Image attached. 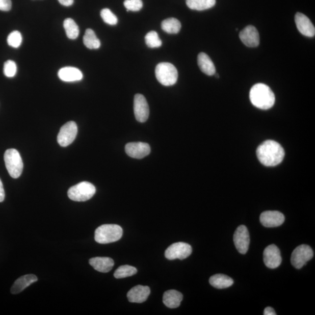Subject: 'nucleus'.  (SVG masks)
<instances>
[{
	"mask_svg": "<svg viewBox=\"0 0 315 315\" xmlns=\"http://www.w3.org/2000/svg\"><path fill=\"white\" fill-rule=\"evenodd\" d=\"M265 315H276L277 313L275 312V310H274L272 307H267L264 310Z\"/></svg>",
	"mask_w": 315,
	"mask_h": 315,
	"instance_id": "37",
	"label": "nucleus"
},
{
	"mask_svg": "<svg viewBox=\"0 0 315 315\" xmlns=\"http://www.w3.org/2000/svg\"><path fill=\"white\" fill-rule=\"evenodd\" d=\"M181 27V23L179 20L174 18L165 19L161 23L163 30L169 34L179 33Z\"/></svg>",
	"mask_w": 315,
	"mask_h": 315,
	"instance_id": "26",
	"label": "nucleus"
},
{
	"mask_svg": "<svg viewBox=\"0 0 315 315\" xmlns=\"http://www.w3.org/2000/svg\"><path fill=\"white\" fill-rule=\"evenodd\" d=\"M297 29L303 35L308 37H314L315 28L310 20L304 14L297 13L295 16Z\"/></svg>",
	"mask_w": 315,
	"mask_h": 315,
	"instance_id": "16",
	"label": "nucleus"
},
{
	"mask_svg": "<svg viewBox=\"0 0 315 315\" xmlns=\"http://www.w3.org/2000/svg\"><path fill=\"white\" fill-rule=\"evenodd\" d=\"M149 294L150 288L148 286L139 285L129 291L127 296L129 302L140 304L147 300Z\"/></svg>",
	"mask_w": 315,
	"mask_h": 315,
	"instance_id": "17",
	"label": "nucleus"
},
{
	"mask_svg": "<svg viewBox=\"0 0 315 315\" xmlns=\"http://www.w3.org/2000/svg\"><path fill=\"white\" fill-rule=\"evenodd\" d=\"M6 168L13 178L17 179L21 175L23 164L21 155L17 149H7L5 153Z\"/></svg>",
	"mask_w": 315,
	"mask_h": 315,
	"instance_id": "5",
	"label": "nucleus"
},
{
	"mask_svg": "<svg viewBox=\"0 0 315 315\" xmlns=\"http://www.w3.org/2000/svg\"><path fill=\"white\" fill-rule=\"evenodd\" d=\"M249 97L254 106L262 110H269L275 103L273 92L264 84L254 85L250 90Z\"/></svg>",
	"mask_w": 315,
	"mask_h": 315,
	"instance_id": "2",
	"label": "nucleus"
},
{
	"mask_svg": "<svg viewBox=\"0 0 315 315\" xmlns=\"http://www.w3.org/2000/svg\"><path fill=\"white\" fill-rule=\"evenodd\" d=\"M192 253V246L185 242H177L171 245L165 252V256L169 260L178 258L183 260L188 257Z\"/></svg>",
	"mask_w": 315,
	"mask_h": 315,
	"instance_id": "8",
	"label": "nucleus"
},
{
	"mask_svg": "<svg viewBox=\"0 0 315 315\" xmlns=\"http://www.w3.org/2000/svg\"><path fill=\"white\" fill-rule=\"evenodd\" d=\"M37 281L38 278L34 274H27V275L19 277L12 286L11 293L13 294H18L21 293L28 286Z\"/></svg>",
	"mask_w": 315,
	"mask_h": 315,
	"instance_id": "20",
	"label": "nucleus"
},
{
	"mask_svg": "<svg viewBox=\"0 0 315 315\" xmlns=\"http://www.w3.org/2000/svg\"><path fill=\"white\" fill-rule=\"evenodd\" d=\"M11 0H0V10L9 11L11 9Z\"/></svg>",
	"mask_w": 315,
	"mask_h": 315,
	"instance_id": "34",
	"label": "nucleus"
},
{
	"mask_svg": "<svg viewBox=\"0 0 315 315\" xmlns=\"http://www.w3.org/2000/svg\"><path fill=\"white\" fill-rule=\"evenodd\" d=\"M183 300V295L174 290H168L164 294L163 302L169 308H176Z\"/></svg>",
	"mask_w": 315,
	"mask_h": 315,
	"instance_id": "21",
	"label": "nucleus"
},
{
	"mask_svg": "<svg viewBox=\"0 0 315 315\" xmlns=\"http://www.w3.org/2000/svg\"><path fill=\"white\" fill-rule=\"evenodd\" d=\"M209 282L210 284L217 289L227 288L233 284V280L231 277L222 274H215L212 276Z\"/></svg>",
	"mask_w": 315,
	"mask_h": 315,
	"instance_id": "23",
	"label": "nucleus"
},
{
	"mask_svg": "<svg viewBox=\"0 0 315 315\" xmlns=\"http://www.w3.org/2000/svg\"><path fill=\"white\" fill-rule=\"evenodd\" d=\"M17 64L13 60H8L4 65V74L9 78L14 77L17 74Z\"/></svg>",
	"mask_w": 315,
	"mask_h": 315,
	"instance_id": "32",
	"label": "nucleus"
},
{
	"mask_svg": "<svg viewBox=\"0 0 315 315\" xmlns=\"http://www.w3.org/2000/svg\"><path fill=\"white\" fill-rule=\"evenodd\" d=\"M58 76L63 82L68 83L79 82L83 78L82 72L78 68L72 67L61 68L59 71Z\"/></svg>",
	"mask_w": 315,
	"mask_h": 315,
	"instance_id": "19",
	"label": "nucleus"
},
{
	"mask_svg": "<svg viewBox=\"0 0 315 315\" xmlns=\"http://www.w3.org/2000/svg\"><path fill=\"white\" fill-rule=\"evenodd\" d=\"M240 38L245 45L249 47H256L260 43L259 34L256 28L252 25L245 28L240 32Z\"/></svg>",
	"mask_w": 315,
	"mask_h": 315,
	"instance_id": "15",
	"label": "nucleus"
},
{
	"mask_svg": "<svg viewBox=\"0 0 315 315\" xmlns=\"http://www.w3.org/2000/svg\"><path fill=\"white\" fill-rule=\"evenodd\" d=\"M137 273L136 268L132 266L123 265L121 266L117 269L114 273V277L116 278H123L131 277L135 275Z\"/></svg>",
	"mask_w": 315,
	"mask_h": 315,
	"instance_id": "28",
	"label": "nucleus"
},
{
	"mask_svg": "<svg viewBox=\"0 0 315 315\" xmlns=\"http://www.w3.org/2000/svg\"><path fill=\"white\" fill-rule=\"evenodd\" d=\"M313 252L309 246L301 245L294 249L291 261L295 268L300 269L305 266L307 262L312 259Z\"/></svg>",
	"mask_w": 315,
	"mask_h": 315,
	"instance_id": "7",
	"label": "nucleus"
},
{
	"mask_svg": "<svg viewBox=\"0 0 315 315\" xmlns=\"http://www.w3.org/2000/svg\"><path fill=\"white\" fill-rule=\"evenodd\" d=\"M123 235V229L118 225L104 224L95 230V240L100 244H107L118 241Z\"/></svg>",
	"mask_w": 315,
	"mask_h": 315,
	"instance_id": "3",
	"label": "nucleus"
},
{
	"mask_svg": "<svg viewBox=\"0 0 315 315\" xmlns=\"http://www.w3.org/2000/svg\"><path fill=\"white\" fill-rule=\"evenodd\" d=\"M124 6L126 7L127 11L136 12L142 9L143 3L141 0H125Z\"/></svg>",
	"mask_w": 315,
	"mask_h": 315,
	"instance_id": "33",
	"label": "nucleus"
},
{
	"mask_svg": "<svg viewBox=\"0 0 315 315\" xmlns=\"http://www.w3.org/2000/svg\"><path fill=\"white\" fill-rule=\"evenodd\" d=\"M77 133V125L72 121L68 122L60 128L58 136V142L60 146L66 147L73 142Z\"/></svg>",
	"mask_w": 315,
	"mask_h": 315,
	"instance_id": "9",
	"label": "nucleus"
},
{
	"mask_svg": "<svg viewBox=\"0 0 315 315\" xmlns=\"http://www.w3.org/2000/svg\"><path fill=\"white\" fill-rule=\"evenodd\" d=\"M155 76L161 84L169 87L176 83L178 72L176 68L171 63H161L155 68Z\"/></svg>",
	"mask_w": 315,
	"mask_h": 315,
	"instance_id": "4",
	"label": "nucleus"
},
{
	"mask_svg": "<svg viewBox=\"0 0 315 315\" xmlns=\"http://www.w3.org/2000/svg\"><path fill=\"white\" fill-rule=\"evenodd\" d=\"M127 154L133 159H142L148 155L151 152L150 146L142 142L128 143L125 147Z\"/></svg>",
	"mask_w": 315,
	"mask_h": 315,
	"instance_id": "14",
	"label": "nucleus"
},
{
	"mask_svg": "<svg viewBox=\"0 0 315 315\" xmlns=\"http://www.w3.org/2000/svg\"><path fill=\"white\" fill-rule=\"evenodd\" d=\"M96 193L94 185L88 181H83L73 186L68 190V197L72 201H86L91 199Z\"/></svg>",
	"mask_w": 315,
	"mask_h": 315,
	"instance_id": "6",
	"label": "nucleus"
},
{
	"mask_svg": "<svg viewBox=\"0 0 315 315\" xmlns=\"http://www.w3.org/2000/svg\"><path fill=\"white\" fill-rule=\"evenodd\" d=\"M198 65L200 70L206 75L212 76L216 74V67L211 59L209 56L204 54L200 52L197 57Z\"/></svg>",
	"mask_w": 315,
	"mask_h": 315,
	"instance_id": "22",
	"label": "nucleus"
},
{
	"mask_svg": "<svg viewBox=\"0 0 315 315\" xmlns=\"http://www.w3.org/2000/svg\"><path fill=\"white\" fill-rule=\"evenodd\" d=\"M233 242L238 252L245 254L248 252L250 237L248 228L245 225L238 227L233 235Z\"/></svg>",
	"mask_w": 315,
	"mask_h": 315,
	"instance_id": "10",
	"label": "nucleus"
},
{
	"mask_svg": "<svg viewBox=\"0 0 315 315\" xmlns=\"http://www.w3.org/2000/svg\"><path fill=\"white\" fill-rule=\"evenodd\" d=\"M265 264L270 269H276L280 266L282 258L279 249L275 245L266 247L264 252Z\"/></svg>",
	"mask_w": 315,
	"mask_h": 315,
	"instance_id": "12",
	"label": "nucleus"
},
{
	"mask_svg": "<svg viewBox=\"0 0 315 315\" xmlns=\"http://www.w3.org/2000/svg\"><path fill=\"white\" fill-rule=\"evenodd\" d=\"M84 45L90 49H98L100 46V42L94 31L88 29L84 36Z\"/></svg>",
	"mask_w": 315,
	"mask_h": 315,
	"instance_id": "25",
	"label": "nucleus"
},
{
	"mask_svg": "<svg viewBox=\"0 0 315 315\" xmlns=\"http://www.w3.org/2000/svg\"><path fill=\"white\" fill-rule=\"evenodd\" d=\"M134 112L136 119L140 123L146 122L149 115L146 99L141 94H136L134 99Z\"/></svg>",
	"mask_w": 315,
	"mask_h": 315,
	"instance_id": "11",
	"label": "nucleus"
},
{
	"mask_svg": "<svg viewBox=\"0 0 315 315\" xmlns=\"http://www.w3.org/2000/svg\"><path fill=\"white\" fill-rule=\"evenodd\" d=\"M256 153L258 160L266 167H274L280 164L285 155L283 148L273 140H267L260 144Z\"/></svg>",
	"mask_w": 315,
	"mask_h": 315,
	"instance_id": "1",
	"label": "nucleus"
},
{
	"mask_svg": "<svg viewBox=\"0 0 315 315\" xmlns=\"http://www.w3.org/2000/svg\"><path fill=\"white\" fill-rule=\"evenodd\" d=\"M63 26L68 38L74 40L78 37L79 28L73 19L67 18L64 20Z\"/></svg>",
	"mask_w": 315,
	"mask_h": 315,
	"instance_id": "27",
	"label": "nucleus"
},
{
	"mask_svg": "<svg viewBox=\"0 0 315 315\" xmlns=\"http://www.w3.org/2000/svg\"><path fill=\"white\" fill-rule=\"evenodd\" d=\"M187 5L191 10L203 11L216 5V0H186Z\"/></svg>",
	"mask_w": 315,
	"mask_h": 315,
	"instance_id": "24",
	"label": "nucleus"
},
{
	"mask_svg": "<svg viewBox=\"0 0 315 315\" xmlns=\"http://www.w3.org/2000/svg\"><path fill=\"white\" fill-rule=\"evenodd\" d=\"M22 42V36L18 31H14L8 36L7 43L14 48H18Z\"/></svg>",
	"mask_w": 315,
	"mask_h": 315,
	"instance_id": "30",
	"label": "nucleus"
},
{
	"mask_svg": "<svg viewBox=\"0 0 315 315\" xmlns=\"http://www.w3.org/2000/svg\"><path fill=\"white\" fill-rule=\"evenodd\" d=\"M5 199V192L3 188V185L0 179V202H3Z\"/></svg>",
	"mask_w": 315,
	"mask_h": 315,
	"instance_id": "35",
	"label": "nucleus"
},
{
	"mask_svg": "<svg viewBox=\"0 0 315 315\" xmlns=\"http://www.w3.org/2000/svg\"><path fill=\"white\" fill-rule=\"evenodd\" d=\"M93 268L101 273L110 272L115 265L114 260L110 257H96L89 260Z\"/></svg>",
	"mask_w": 315,
	"mask_h": 315,
	"instance_id": "18",
	"label": "nucleus"
},
{
	"mask_svg": "<svg viewBox=\"0 0 315 315\" xmlns=\"http://www.w3.org/2000/svg\"><path fill=\"white\" fill-rule=\"evenodd\" d=\"M260 221L265 227H277L284 223L285 217L283 214L279 212L267 211L261 213Z\"/></svg>",
	"mask_w": 315,
	"mask_h": 315,
	"instance_id": "13",
	"label": "nucleus"
},
{
	"mask_svg": "<svg viewBox=\"0 0 315 315\" xmlns=\"http://www.w3.org/2000/svg\"><path fill=\"white\" fill-rule=\"evenodd\" d=\"M145 43L150 48H157L162 46L163 42L155 31H151L145 36Z\"/></svg>",
	"mask_w": 315,
	"mask_h": 315,
	"instance_id": "29",
	"label": "nucleus"
},
{
	"mask_svg": "<svg viewBox=\"0 0 315 315\" xmlns=\"http://www.w3.org/2000/svg\"><path fill=\"white\" fill-rule=\"evenodd\" d=\"M62 5L66 7H69L73 5L74 0H58Z\"/></svg>",
	"mask_w": 315,
	"mask_h": 315,
	"instance_id": "36",
	"label": "nucleus"
},
{
	"mask_svg": "<svg viewBox=\"0 0 315 315\" xmlns=\"http://www.w3.org/2000/svg\"><path fill=\"white\" fill-rule=\"evenodd\" d=\"M100 16L103 21L108 24V25H115L118 23V18L110 9H103L100 12Z\"/></svg>",
	"mask_w": 315,
	"mask_h": 315,
	"instance_id": "31",
	"label": "nucleus"
}]
</instances>
